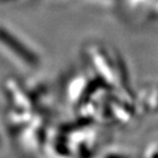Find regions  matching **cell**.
Segmentation results:
<instances>
[{"label":"cell","mask_w":158,"mask_h":158,"mask_svg":"<svg viewBox=\"0 0 158 158\" xmlns=\"http://www.w3.org/2000/svg\"><path fill=\"white\" fill-rule=\"evenodd\" d=\"M0 40L2 41V44L13 51V53L18 55L20 59H23V62L28 63V64H35L36 63V57L33 53H31L29 49L26 48V46H23L20 41H18L12 34H8L4 29L0 28Z\"/></svg>","instance_id":"cell-1"}]
</instances>
